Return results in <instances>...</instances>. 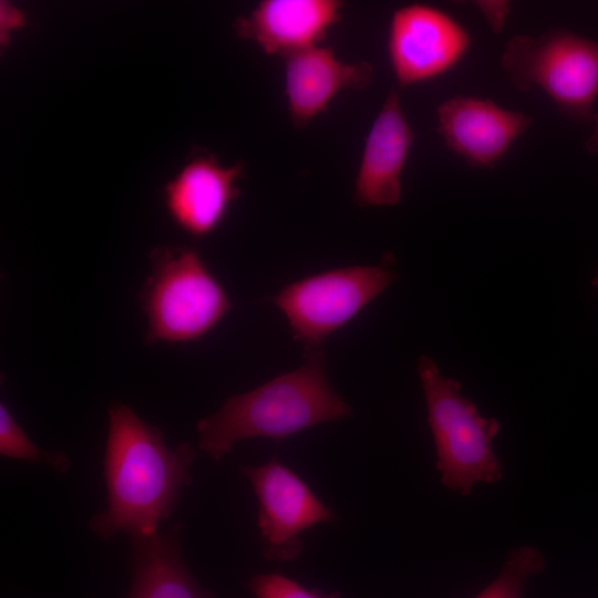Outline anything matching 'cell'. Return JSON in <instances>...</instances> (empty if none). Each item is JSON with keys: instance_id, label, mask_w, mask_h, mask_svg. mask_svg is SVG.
<instances>
[{"instance_id": "1", "label": "cell", "mask_w": 598, "mask_h": 598, "mask_svg": "<svg viewBox=\"0 0 598 598\" xmlns=\"http://www.w3.org/2000/svg\"><path fill=\"white\" fill-rule=\"evenodd\" d=\"M107 416L106 507L90 519L89 529L105 540L117 534L132 539L151 537L190 485L196 448L189 442L168 447L163 432L124 403L111 405Z\"/></svg>"}, {"instance_id": "2", "label": "cell", "mask_w": 598, "mask_h": 598, "mask_svg": "<svg viewBox=\"0 0 598 598\" xmlns=\"http://www.w3.org/2000/svg\"><path fill=\"white\" fill-rule=\"evenodd\" d=\"M306 355L299 368L230 396L217 412L202 419L197 423L199 450L219 462L240 440L280 441L311 426L352 416L351 406L326 375L324 352Z\"/></svg>"}, {"instance_id": "3", "label": "cell", "mask_w": 598, "mask_h": 598, "mask_svg": "<svg viewBox=\"0 0 598 598\" xmlns=\"http://www.w3.org/2000/svg\"><path fill=\"white\" fill-rule=\"evenodd\" d=\"M150 257L152 270L140 293L146 343L197 340L231 309L226 290L196 250L159 247Z\"/></svg>"}, {"instance_id": "4", "label": "cell", "mask_w": 598, "mask_h": 598, "mask_svg": "<svg viewBox=\"0 0 598 598\" xmlns=\"http://www.w3.org/2000/svg\"><path fill=\"white\" fill-rule=\"evenodd\" d=\"M416 368L443 486L466 496L476 482L501 481L503 465L492 445L499 422L483 417L475 404L460 394L461 383L441 374L431 358L420 357Z\"/></svg>"}, {"instance_id": "5", "label": "cell", "mask_w": 598, "mask_h": 598, "mask_svg": "<svg viewBox=\"0 0 598 598\" xmlns=\"http://www.w3.org/2000/svg\"><path fill=\"white\" fill-rule=\"evenodd\" d=\"M502 64L517 90L539 87L568 117L588 121L596 115L598 42L568 30H548L537 38L518 34L506 43Z\"/></svg>"}, {"instance_id": "6", "label": "cell", "mask_w": 598, "mask_h": 598, "mask_svg": "<svg viewBox=\"0 0 598 598\" xmlns=\"http://www.w3.org/2000/svg\"><path fill=\"white\" fill-rule=\"evenodd\" d=\"M394 259L315 274L285 286L270 298L287 318L292 339L306 354L320 350L324 340L357 317L398 277Z\"/></svg>"}, {"instance_id": "7", "label": "cell", "mask_w": 598, "mask_h": 598, "mask_svg": "<svg viewBox=\"0 0 598 598\" xmlns=\"http://www.w3.org/2000/svg\"><path fill=\"white\" fill-rule=\"evenodd\" d=\"M259 503L257 526L266 559L290 561L302 551L300 534L317 524L337 520L310 486L276 456L260 466L243 465Z\"/></svg>"}, {"instance_id": "8", "label": "cell", "mask_w": 598, "mask_h": 598, "mask_svg": "<svg viewBox=\"0 0 598 598\" xmlns=\"http://www.w3.org/2000/svg\"><path fill=\"white\" fill-rule=\"evenodd\" d=\"M468 32L446 12L413 3L391 19L388 53L401 87L432 80L451 70L467 52Z\"/></svg>"}, {"instance_id": "9", "label": "cell", "mask_w": 598, "mask_h": 598, "mask_svg": "<svg viewBox=\"0 0 598 598\" xmlns=\"http://www.w3.org/2000/svg\"><path fill=\"white\" fill-rule=\"evenodd\" d=\"M436 113L445 145L477 167L494 166L530 124L523 113L473 96L447 100Z\"/></svg>"}, {"instance_id": "10", "label": "cell", "mask_w": 598, "mask_h": 598, "mask_svg": "<svg viewBox=\"0 0 598 598\" xmlns=\"http://www.w3.org/2000/svg\"><path fill=\"white\" fill-rule=\"evenodd\" d=\"M413 134L392 91L365 138L353 199L360 207L393 206L401 198V175L412 145Z\"/></svg>"}, {"instance_id": "11", "label": "cell", "mask_w": 598, "mask_h": 598, "mask_svg": "<svg viewBox=\"0 0 598 598\" xmlns=\"http://www.w3.org/2000/svg\"><path fill=\"white\" fill-rule=\"evenodd\" d=\"M243 165L224 166L214 156L187 163L165 187V205L174 220L194 237L213 233L239 195Z\"/></svg>"}, {"instance_id": "12", "label": "cell", "mask_w": 598, "mask_h": 598, "mask_svg": "<svg viewBox=\"0 0 598 598\" xmlns=\"http://www.w3.org/2000/svg\"><path fill=\"white\" fill-rule=\"evenodd\" d=\"M342 7L337 0H265L236 22V31L265 53L286 58L319 45L340 21Z\"/></svg>"}, {"instance_id": "13", "label": "cell", "mask_w": 598, "mask_h": 598, "mask_svg": "<svg viewBox=\"0 0 598 598\" xmlns=\"http://www.w3.org/2000/svg\"><path fill=\"white\" fill-rule=\"evenodd\" d=\"M373 76L367 62L347 63L328 47L315 45L285 58V94L289 114L303 127L323 113L343 89H363Z\"/></svg>"}, {"instance_id": "14", "label": "cell", "mask_w": 598, "mask_h": 598, "mask_svg": "<svg viewBox=\"0 0 598 598\" xmlns=\"http://www.w3.org/2000/svg\"><path fill=\"white\" fill-rule=\"evenodd\" d=\"M182 524L147 538L132 539V581L127 598H217L200 587L182 555Z\"/></svg>"}, {"instance_id": "15", "label": "cell", "mask_w": 598, "mask_h": 598, "mask_svg": "<svg viewBox=\"0 0 598 598\" xmlns=\"http://www.w3.org/2000/svg\"><path fill=\"white\" fill-rule=\"evenodd\" d=\"M545 567V556L525 545L511 550L499 574L474 598H524L526 580Z\"/></svg>"}, {"instance_id": "16", "label": "cell", "mask_w": 598, "mask_h": 598, "mask_svg": "<svg viewBox=\"0 0 598 598\" xmlns=\"http://www.w3.org/2000/svg\"><path fill=\"white\" fill-rule=\"evenodd\" d=\"M0 454L17 461L47 464L56 473H64L70 467L65 453L37 446L3 402L0 404Z\"/></svg>"}, {"instance_id": "17", "label": "cell", "mask_w": 598, "mask_h": 598, "mask_svg": "<svg viewBox=\"0 0 598 598\" xmlns=\"http://www.w3.org/2000/svg\"><path fill=\"white\" fill-rule=\"evenodd\" d=\"M255 598H341L339 592L324 595L316 589H307L301 584L281 574H259L247 582Z\"/></svg>"}, {"instance_id": "18", "label": "cell", "mask_w": 598, "mask_h": 598, "mask_svg": "<svg viewBox=\"0 0 598 598\" xmlns=\"http://www.w3.org/2000/svg\"><path fill=\"white\" fill-rule=\"evenodd\" d=\"M492 29L499 32L504 27L505 19L509 12L508 6L503 1L477 2Z\"/></svg>"}, {"instance_id": "19", "label": "cell", "mask_w": 598, "mask_h": 598, "mask_svg": "<svg viewBox=\"0 0 598 598\" xmlns=\"http://www.w3.org/2000/svg\"><path fill=\"white\" fill-rule=\"evenodd\" d=\"M594 128L585 142V147L590 153H598V115L594 116Z\"/></svg>"}, {"instance_id": "20", "label": "cell", "mask_w": 598, "mask_h": 598, "mask_svg": "<svg viewBox=\"0 0 598 598\" xmlns=\"http://www.w3.org/2000/svg\"><path fill=\"white\" fill-rule=\"evenodd\" d=\"M591 283L598 290V270L596 275L594 276Z\"/></svg>"}]
</instances>
